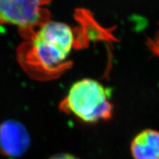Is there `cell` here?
I'll use <instances>...</instances> for the list:
<instances>
[{"label": "cell", "instance_id": "obj_3", "mask_svg": "<svg viewBox=\"0 0 159 159\" xmlns=\"http://www.w3.org/2000/svg\"><path fill=\"white\" fill-rule=\"evenodd\" d=\"M52 0H0V24L16 26L27 39L43 24L50 13L46 6Z\"/></svg>", "mask_w": 159, "mask_h": 159}, {"label": "cell", "instance_id": "obj_6", "mask_svg": "<svg viewBox=\"0 0 159 159\" xmlns=\"http://www.w3.org/2000/svg\"><path fill=\"white\" fill-rule=\"evenodd\" d=\"M49 159H80L77 158L76 156H73V155L68 154V153H60L57 154L51 157Z\"/></svg>", "mask_w": 159, "mask_h": 159}, {"label": "cell", "instance_id": "obj_4", "mask_svg": "<svg viewBox=\"0 0 159 159\" xmlns=\"http://www.w3.org/2000/svg\"><path fill=\"white\" fill-rule=\"evenodd\" d=\"M30 144V135L21 122L8 119L0 124V154L21 156L28 150Z\"/></svg>", "mask_w": 159, "mask_h": 159}, {"label": "cell", "instance_id": "obj_5", "mask_svg": "<svg viewBox=\"0 0 159 159\" xmlns=\"http://www.w3.org/2000/svg\"><path fill=\"white\" fill-rule=\"evenodd\" d=\"M130 152L134 159H159V132L152 129L141 131L132 140Z\"/></svg>", "mask_w": 159, "mask_h": 159}, {"label": "cell", "instance_id": "obj_1", "mask_svg": "<svg viewBox=\"0 0 159 159\" xmlns=\"http://www.w3.org/2000/svg\"><path fill=\"white\" fill-rule=\"evenodd\" d=\"M74 43V33L69 25L48 21L19 46L18 61L29 76L51 78L66 68Z\"/></svg>", "mask_w": 159, "mask_h": 159}, {"label": "cell", "instance_id": "obj_2", "mask_svg": "<svg viewBox=\"0 0 159 159\" xmlns=\"http://www.w3.org/2000/svg\"><path fill=\"white\" fill-rule=\"evenodd\" d=\"M60 108L88 123L106 120L113 114L107 89L98 81L88 78L71 85Z\"/></svg>", "mask_w": 159, "mask_h": 159}]
</instances>
